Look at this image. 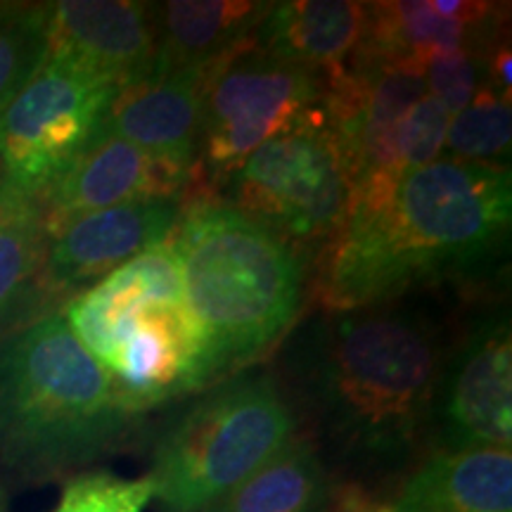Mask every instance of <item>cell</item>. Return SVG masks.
I'll list each match as a JSON object with an SVG mask.
<instances>
[{"label":"cell","mask_w":512,"mask_h":512,"mask_svg":"<svg viewBox=\"0 0 512 512\" xmlns=\"http://www.w3.org/2000/svg\"><path fill=\"white\" fill-rule=\"evenodd\" d=\"M510 221V166L439 157L354 192L320 249L313 292L325 313L389 306L484 266L508 242Z\"/></svg>","instance_id":"cell-1"},{"label":"cell","mask_w":512,"mask_h":512,"mask_svg":"<svg viewBox=\"0 0 512 512\" xmlns=\"http://www.w3.org/2000/svg\"><path fill=\"white\" fill-rule=\"evenodd\" d=\"M444 344L408 309L325 313L292 335L285 370L339 460L366 475L411 463L432 432Z\"/></svg>","instance_id":"cell-2"},{"label":"cell","mask_w":512,"mask_h":512,"mask_svg":"<svg viewBox=\"0 0 512 512\" xmlns=\"http://www.w3.org/2000/svg\"><path fill=\"white\" fill-rule=\"evenodd\" d=\"M136 427L62 313L0 339V470L10 477L67 479L124 446Z\"/></svg>","instance_id":"cell-3"},{"label":"cell","mask_w":512,"mask_h":512,"mask_svg":"<svg viewBox=\"0 0 512 512\" xmlns=\"http://www.w3.org/2000/svg\"><path fill=\"white\" fill-rule=\"evenodd\" d=\"M171 242L214 382L245 373L283 342L302 311L299 247L214 197H185Z\"/></svg>","instance_id":"cell-4"},{"label":"cell","mask_w":512,"mask_h":512,"mask_svg":"<svg viewBox=\"0 0 512 512\" xmlns=\"http://www.w3.org/2000/svg\"><path fill=\"white\" fill-rule=\"evenodd\" d=\"M62 316L110 375L114 396L131 418L143 420L216 384L171 235L69 299Z\"/></svg>","instance_id":"cell-5"},{"label":"cell","mask_w":512,"mask_h":512,"mask_svg":"<svg viewBox=\"0 0 512 512\" xmlns=\"http://www.w3.org/2000/svg\"><path fill=\"white\" fill-rule=\"evenodd\" d=\"M299 413L271 373H238L181 401L152 439L150 477L164 512H202L299 434Z\"/></svg>","instance_id":"cell-6"},{"label":"cell","mask_w":512,"mask_h":512,"mask_svg":"<svg viewBox=\"0 0 512 512\" xmlns=\"http://www.w3.org/2000/svg\"><path fill=\"white\" fill-rule=\"evenodd\" d=\"M323 98V76L266 53L254 36L219 57L204 81L192 174L204 181L188 197H214L261 145L320 117Z\"/></svg>","instance_id":"cell-7"},{"label":"cell","mask_w":512,"mask_h":512,"mask_svg":"<svg viewBox=\"0 0 512 512\" xmlns=\"http://www.w3.org/2000/svg\"><path fill=\"white\" fill-rule=\"evenodd\" d=\"M223 192L221 202L299 247L337 233L349 214L354 178L323 112L252 152Z\"/></svg>","instance_id":"cell-8"},{"label":"cell","mask_w":512,"mask_h":512,"mask_svg":"<svg viewBox=\"0 0 512 512\" xmlns=\"http://www.w3.org/2000/svg\"><path fill=\"white\" fill-rule=\"evenodd\" d=\"M119 88L91 69L46 57L0 112V183L38 200L100 138Z\"/></svg>","instance_id":"cell-9"},{"label":"cell","mask_w":512,"mask_h":512,"mask_svg":"<svg viewBox=\"0 0 512 512\" xmlns=\"http://www.w3.org/2000/svg\"><path fill=\"white\" fill-rule=\"evenodd\" d=\"M432 432L437 451L510 448L512 335L510 316L496 313L477 325L441 368Z\"/></svg>","instance_id":"cell-10"},{"label":"cell","mask_w":512,"mask_h":512,"mask_svg":"<svg viewBox=\"0 0 512 512\" xmlns=\"http://www.w3.org/2000/svg\"><path fill=\"white\" fill-rule=\"evenodd\" d=\"M183 202H128L64 223L48 238L43 266L48 304L69 302L147 247L164 242L181 221Z\"/></svg>","instance_id":"cell-11"},{"label":"cell","mask_w":512,"mask_h":512,"mask_svg":"<svg viewBox=\"0 0 512 512\" xmlns=\"http://www.w3.org/2000/svg\"><path fill=\"white\" fill-rule=\"evenodd\" d=\"M195 169L102 131L86 155L38 197L46 235L64 223L128 202L185 200Z\"/></svg>","instance_id":"cell-12"},{"label":"cell","mask_w":512,"mask_h":512,"mask_svg":"<svg viewBox=\"0 0 512 512\" xmlns=\"http://www.w3.org/2000/svg\"><path fill=\"white\" fill-rule=\"evenodd\" d=\"M157 55L152 3L62 0L48 3V55L67 60L119 86L152 72Z\"/></svg>","instance_id":"cell-13"},{"label":"cell","mask_w":512,"mask_h":512,"mask_svg":"<svg viewBox=\"0 0 512 512\" xmlns=\"http://www.w3.org/2000/svg\"><path fill=\"white\" fill-rule=\"evenodd\" d=\"M209 69L211 64L150 72L121 86L107 112L105 133L195 169Z\"/></svg>","instance_id":"cell-14"},{"label":"cell","mask_w":512,"mask_h":512,"mask_svg":"<svg viewBox=\"0 0 512 512\" xmlns=\"http://www.w3.org/2000/svg\"><path fill=\"white\" fill-rule=\"evenodd\" d=\"M384 505L387 512H512V451H432Z\"/></svg>","instance_id":"cell-15"},{"label":"cell","mask_w":512,"mask_h":512,"mask_svg":"<svg viewBox=\"0 0 512 512\" xmlns=\"http://www.w3.org/2000/svg\"><path fill=\"white\" fill-rule=\"evenodd\" d=\"M368 3L354 0H287L273 3L254 31L256 46L273 57L320 74H347L363 31Z\"/></svg>","instance_id":"cell-16"},{"label":"cell","mask_w":512,"mask_h":512,"mask_svg":"<svg viewBox=\"0 0 512 512\" xmlns=\"http://www.w3.org/2000/svg\"><path fill=\"white\" fill-rule=\"evenodd\" d=\"M273 3L166 0L152 3L157 55L152 72L207 67L254 36Z\"/></svg>","instance_id":"cell-17"},{"label":"cell","mask_w":512,"mask_h":512,"mask_svg":"<svg viewBox=\"0 0 512 512\" xmlns=\"http://www.w3.org/2000/svg\"><path fill=\"white\" fill-rule=\"evenodd\" d=\"M46 249L38 202L0 183V339L50 313L43 292Z\"/></svg>","instance_id":"cell-18"},{"label":"cell","mask_w":512,"mask_h":512,"mask_svg":"<svg viewBox=\"0 0 512 512\" xmlns=\"http://www.w3.org/2000/svg\"><path fill=\"white\" fill-rule=\"evenodd\" d=\"M337 482L311 434L299 432L254 475L202 512H328Z\"/></svg>","instance_id":"cell-19"},{"label":"cell","mask_w":512,"mask_h":512,"mask_svg":"<svg viewBox=\"0 0 512 512\" xmlns=\"http://www.w3.org/2000/svg\"><path fill=\"white\" fill-rule=\"evenodd\" d=\"M512 143L510 100L482 83L470 105L451 117L446 133V157L470 164L508 166Z\"/></svg>","instance_id":"cell-20"},{"label":"cell","mask_w":512,"mask_h":512,"mask_svg":"<svg viewBox=\"0 0 512 512\" xmlns=\"http://www.w3.org/2000/svg\"><path fill=\"white\" fill-rule=\"evenodd\" d=\"M48 55V3H0V112Z\"/></svg>","instance_id":"cell-21"},{"label":"cell","mask_w":512,"mask_h":512,"mask_svg":"<svg viewBox=\"0 0 512 512\" xmlns=\"http://www.w3.org/2000/svg\"><path fill=\"white\" fill-rule=\"evenodd\" d=\"M155 498L150 477H119L110 470H83L67 477L50 512H143Z\"/></svg>","instance_id":"cell-22"},{"label":"cell","mask_w":512,"mask_h":512,"mask_svg":"<svg viewBox=\"0 0 512 512\" xmlns=\"http://www.w3.org/2000/svg\"><path fill=\"white\" fill-rule=\"evenodd\" d=\"M484 55L486 53H477V50L432 55L422 69L427 93L437 98L451 114L465 110L486 81Z\"/></svg>","instance_id":"cell-23"},{"label":"cell","mask_w":512,"mask_h":512,"mask_svg":"<svg viewBox=\"0 0 512 512\" xmlns=\"http://www.w3.org/2000/svg\"><path fill=\"white\" fill-rule=\"evenodd\" d=\"M328 512H387V505L363 484L344 482L337 484Z\"/></svg>","instance_id":"cell-24"}]
</instances>
